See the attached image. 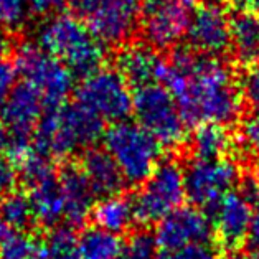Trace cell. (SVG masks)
<instances>
[{"instance_id": "6da1fadb", "label": "cell", "mask_w": 259, "mask_h": 259, "mask_svg": "<svg viewBox=\"0 0 259 259\" xmlns=\"http://www.w3.org/2000/svg\"><path fill=\"white\" fill-rule=\"evenodd\" d=\"M162 83L174 94L187 124H230L243 109L239 81L218 56L179 50L165 63Z\"/></svg>"}, {"instance_id": "7a4b0ae2", "label": "cell", "mask_w": 259, "mask_h": 259, "mask_svg": "<svg viewBox=\"0 0 259 259\" xmlns=\"http://www.w3.org/2000/svg\"><path fill=\"white\" fill-rule=\"evenodd\" d=\"M36 45L83 76L103 65L106 56V45L74 14L50 15L36 31Z\"/></svg>"}, {"instance_id": "3957f363", "label": "cell", "mask_w": 259, "mask_h": 259, "mask_svg": "<svg viewBox=\"0 0 259 259\" xmlns=\"http://www.w3.org/2000/svg\"><path fill=\"white\" fill-rule=\"evenodd\" d=\"M104 122L81 104H61L47 109L35 131V147L50 159L90 149L103 136Z\"/></svg>"}, {"instance_id": "277c9868", "label": "cell", "mask_w": 259, "mask_h": 259, "mask_svg": "<svg viewBox=\"0 0 259 259\" xmlns=\"http://www.w3.org/2000/svg\"><path fill=\"white\" fill-rule=\"evenodd\" d=\"M104 149L114 159L125 183L142 185L160 163L162 145L141 124L121 121L104 132Z\"/></svg>"}, {"instance_id": "5b68a950", "label": "cell", "mask_w": 259, "mask_h": 259, "mask_svg": "<svg viewBox=\"0 0 259 259\" xmlns=\"http://www.w3.org/2000/svg\"><path fill=\"white\" fill-rule=\"evenodd\" d=\"M136 122L152 134L162 147L175 149L187 141V121L174 94L160 83L136 88L132 99Z\"/></svg>"}, {"instance_id": "8992f818", "label": "cell", "mask_w": 259, "mask_h": 259, "mask_svg": "<svg viewBox=\"0 0 259 259\" xmlns=\"http://www.w3.org/2000/svg\"><path fill=\"white\" fill-rule=\"evenodd\" d=\"M134 94L121 73L99 66L88 73L76 88V103L91 111L103 122L125 121L132 112Z\"/></svg>"}, {"instance_id": "52a82bcc", "label": "cell", "mask_w": 259, "mask_h": 259, "mask_svg": "<svg viewBox=\"0 0 259 259\" xmlns=\"http://www.w3.org/2000/svg\"><path fill=\"white\" fill-rule=\"evenodd\" d=\"M74 15L104 45L125 43L141 25V0H69Z\"/></svg>"}, {"instance_id": "ba28073f", "label": "cell", "mask_w": 259, "mask_h": 259, "mask_svg": "<svg viewBox=\"0 0 259 259\" xmlns=\"http://www.w3.org/2000/svg\"><path fill=\"white\" fill-rule=\"evenodd\" d=\"M18 74L40 94L47 109L65 104L73 91V71L40 45H23L15 56Z\"/></svg>"}, {"instance_id": "9c48e42d", "label": "cell", "mask_w": 259, "mask_h": 259, "mask_svg": "<svg viewBox=\"0 0 259 259\" xmlns=\"http://www.w3.org/2000/svg\"><path fill=\"white\" fill-rule=\"evenodd\" d=\"M185 198V168L175 160H163L132 198L136 220L144 225L159 223L168 213L182 206Z\"/></svg>"}, {"instance_id": "30bf717a", "label": "cell", "mask_w": 259, "mask_h": 259, "mask_svg": "<svg viewBox=\"0 0 259 259\" xmlns=\"http://www.w3.org/2000/svg\"><path fill=\"white\" fill-rule=\"evenodd\" d=\"M241 170L230 157L221 159H193L185 168L187 197L197 206L213 208L235 190Z\"/></svg>"}, {"instance_id": "8fae6325", "label": "cell", "mask_w": 259, "mask_h": 259, "mask_svg": "<svg viewBox=\"0 0 259 259\" xmlns=\"http://www.w3.org/2000/svg\"><path fill=\"white\" fill-rule=\"evenodd\" d=\"M190 12L182 0H150L142 12L145 41L155 50H170L187 36Z\"/></svg>"}, {"instance_id": "7c38bea8", "label": "cell", "mask_w": 259, "mask_h": 259, "mask_svg": "<svg viewBox=\"0 0 259 259\" xmlns=\"http://www.w3.org/2000/svg\"><path fill=\"white\" fill-rule=\"evenodd\" d=\"M187 40L193 52L200 55H223L231 47V18L218 4H200L190 14Z\"/></svg>"}, {"instance_id": "4fadbf2b", "label": "cell", "mask_w": 259, "mask_h": 259, "mask_svg": "<svg viewBox=\"0 0 259 259\" xmlns=\"http://www.w3.org/2000/svg\"><path fill=\"white\" fill-rule=\"evenodd\" d=\"M211 220L197 206H179L157 223L155 241L165 251L205 244L211 236Z\"/></svg>"}, {"instance_id": "5bb4252c", "label": "cell", "mask_w": 259, "mask_h": 259, "mask_svg": "<svg viewBox=\"0 0 259 259\" xmlns=\"http://www.w3.org/2000/svg\"><path fill=\"white\" fill-rule=\"evenodd\" d=\"M213 231L225 248H238L249 236L252 197L243 192H230L213 208Z\"/></svg>"}, {"instance_id": "9a60e30c", "label": "cell", "mask_w": 259, "mask_h": 259, "mask_svg": "<svg viewBox=\"0 0 259 259\" xmlns=\"http://www.w3.org/2000/svg\"><path fill=\"white\" fill-rule=\"evenodd\" d=\"M43 111H47V107L40 94L25 81L17 83L4 109L0 132L15 137L33 139L43 117Z\"/></svg>"}, {"instance_id": "2e32d148", "label": "cell", "mask_w": 259, "mask_h": 259, "mask_svg": "<svg viewBox=\"0 0 259 259\" xmlns=\"http://www.w3.org/2000/svg\"><path fill=\"white\" fill-rule=\"evenodd\" d=\"M165 63L149 43H131L122 47L117 55V71L125 78V81L141 88L152 83H162Z\"/></svg>"}, {"instance_id": "e0dca14e", "label": "cell", "mask_w": 259, "mask_h": 259, "mask_svg": "<svg viewBox=\"0 0 259 259\" xmlns=\"http://www.w3.org/2000/svg\"><path fill=\"white\" fill-rule=\"evenodd\" d=\"M58 179L65 198V221L71 226L83 225L93 213L96 193L79 167H65Z\"/></svg>"}, {"instance_id": "ac0fdd59", "label": "cell", "mask_w": 259, "mask_h": 259, "mask_svg": "<svg viewBox=\"0 0 259 259\" xmlns=\"http://www.w3.org/2000/svg\"><path fill=\"white\" fill-rule=\"evenodd\" d=\"M79 168L91 185L93 192L101 197L119 193L124 187V177L114 159L106 149L90 147L81 157Z\"/></svg>"}, {"instance_id": "d6986e66", "label": "cell", "mask_w": 259, "mask_h": 259, "mask_svg": "<svg viewBox=\"0 0 259 259\" xmlns=\"http://www.w3.org/2000/svg\"><path fill=\"white\" fill-rule=\"evenodd\" d=\"M28 198L35 221L48 228H55L60 221L65 220V198H63L58 175H47L40 180L28 183Z\"/></svg>"}, {"instance_id": "ffe728a7", "label": "cell", "mask_w": 259, "mask_h": 259, "mask_svg": "<svg viewBox=\"0 0 259 259\" xmlns=\"http://www.w3.org/2000/svg\"><path fill=\"white\" fill-rule=\"evenodd\" d=\"M91 214L96 221V226L114 235L127 231L134 221H137L132 200L122 197L121 193L103 197L99 203L94 205Z\"/></svg>"}, {"instance_id": "44dd1931", "label": "cell", "mask_w": 259, "mask_h": 259, "mask_svg": "<svg viewBox=\"0 0 259 259\" xmlns=\"http://www.w3.org/2000/svg\"><path fill=\"white\" fill-rule=\"evenodd\" d=\"M235 141L225 124H198L190 139L193 159H221L228 157Z\"/></svg>"}, {"instance_id": "7402d4cb", "label": "cell", "mask_w": 259, "mask_h": 259, "mask_svg": "<svg viewBox=\"0 0 259 259\" xmlns=\"http://www.w3.org/2000/svg\"><path fill=\"white\" fill-rule=\"evenodd\" d=\"M238 61L251 65L259 60V17L239 12L231 18V47Z\"/></svg>"}, {"instance_id": "603a6c76", "label": "cell", "mask_w": 259, "mask_h": 259, "mask_svg": "<svg viewBox=\"0 0 259 259\" xmlns=\"http://www.w3.org/2000/svg\"><path fill=\"white\" fill-rule=\"evenodd\" d=\"M78 248L81 259H121L124 244L119 235L94 226L78 238Z\"/></svg>"}, {"instance_id": "cb8c5ba5", "label": "cell", "mask_w": 259, "mask_h": 259, "mask_svg": "<svg viewBox=\"0 0 259 259\" xmlns=\"http://www.w3.org/2000/svg\"><path fill=\"white\" fill-rule=\"evenodd\" d=\"M31 259H81L78 238L69 228H55L36 243Z\"/></svg>"}, {"instance_id": "d4e9b609", "label": "cell", "mask_w": 259, "mask_h": 259, "mask_svg": "<svg viewBox=\"0 0 259 259\" xmlns=\"http://www.w3.org/2000/svg\"><path fill=\"white\" fill-rule=\"evenodd\" d=\"M35 248V239L27 231L0 220V259H31Z\"/></svg>"}, {"instance_id": "484cf974", "label": "cell", "mask_w": 259, "mask_h": 259, "mask_svg": "<svg viewBox=\"0 0 259 259\" xmlns=\"http://www.w3.org/2000/svg\"><path fill=\"white\" fill-rule=\"evenodd\" d=\"M0 220L17 230H27L35 221L28 195L12 190L0 198Z\"/></svg>"}, {"instance_id": "4316f807", "label": "cell", "mask_w": 259, "mask_h": 259, "mask_svg": "<svg viewBox=\"0 0 259 259\" xmlns=\"http://www.w3.org/2000/svg\"><path fill=\"white\" fill-rule=\"evenodd\" d=\"M31 14L28 0H0V27L18 31L27 25Z\"/></svg>"}, {"instance_id": "83f0119b", "label": "cell", "mask_w": 259, "mask_h": 259, "mask_svg": "<svg viewBox=\"0 0 259 259\" xmlns=\"http://www.w3.org/2000/svg\"><path fill=\"white\" fill-rule=\"evenodd\" d=\"M157 241L155 236L149 233H136L124 244L121 259H157Z\"/></svg>"}, {"instance_id": "f1b7e54d", "label": "cell", "mask_w": 259, "mask_h": 259, "mask_svg": "<svg viewBox=\"0 0 259 259\" xmlns=\"http://www.w3.org/2000/svg\"><path fill=\"white\" fill-rule=\"evenodd\" d=\"M238 142L244 152L259 157V109L243 119L238 132Z\"/></svg>"}, {"instance_id": "f546056e", "label": "cell", "mask_w": 259, "mask_h": 259, "mask_svg": "<svg viewBox=\"0 0 259 259\" xmlns=\"http://www.w3.org/2000/svg\"><path fill=\"white\" fill-rule=\"evenodd\" d=\"M17 66L15 61H10L4 56L0 58V122H2V114L4 109L7 106L9 99L14 93L15 86H17Z\"/></svg>"}, {"instance_id": "4dcf8cb0", "label": "cell", "mask_w": 259, "mask_h": 259, "mask_svg": "<svg viewBox=\"0 0 259 259\" xmlns=\"http://www.w3.org/2000/svg\"><path fill=\"white\" fill-rule=\"evenodd\" d=\"M239 90H241L243 101L254 109H259V61L248 65L239 79Z\"/></svg>"}, {"instance_id": "1f68e13d", "label": "cell", "mask_w": 259, "mask_h": 259, "mask_svg": "<svg viewBox=\"0 0 259 259\" xmlns=\"http://www.w3.org/2000/svg\"><path fill=\"white\" fill-rule=\"evenodd\" d=\"M157 259H220V256L217 249L205 243V244L187 246V248L182 249L165 251Z\"/></svg>"}, {"instance_id": "d6a6232c", "label": "cell", "mask_w": 259, "mask_h": 259, "mask_svg": "<svg viewBox=\"0 0 259 259\" xmlns=\"http://www.w3.org/2000/svg\"><path fill=\"white\" fill-rule=\"evenodd\" d=\"M15 180H17L15 165L7 159V155L0 150V198H4L5 195L14 190Z\"/></svg>"}, {"instance_id": "836d02e7", "label": "cell", "mask_w": 259, "mask_h": 259, "mask_svg": "<svg viewBox=\"0 0 259 259\" xmlns=\"http://www.w3.org/2000/svg\"><path fill=\"white\" fill-rule=\"evenodd\" d=\"M28 2H30L31 14L50 17V15L58 14L69 0H28Z\"/></svg>"}, {"instance_id": "e575fe53", "label": "cell", "mask_w": 259, "mask_h": 259, "mask_svg": "<svg viewBox=\"0 0 259 259\" xmlns=\"http://www.w3.org/2000/svg\"><path fill=\"white\" fill-rule=\"evenodd\" d=\"M249 239L254 246H259V195L252 198V218L249 226Z\"/></svg>"}, {"instance_id": "d590c367", "label": "cell", "mask_w": 259, "mask_h": 259, "mask_svg": "<svg viewBox=\"0 0 259 259\" xmlns=\"http://www.w3.org/2000/svg\"><path fill=\"white\" fill-rule=\"evenodd\" d=\"M10 50V36L9 31L0 27V58H4L7 52Z\"/></svg>"}, {"instance_id": "8d00e7d4", "label": "cell", "mask_w": 259, "mask_h": 259, "mask_svg": "<svg viewBox=\"0 0 259 259\" xmlns=\"http://www.w3.org/2000/svg\"><path fill=\"white\" fill-rule=\"evenodd\" d=\"M241 12H248V14L259 17V0H244Z\"/></svg>"}, {"instance_id": "74e56055", "label": "cell", "mask_w": 259, "mask_h": 259, "mask_svg": "<svg viewBox=\"0 0 259 259\" xmlns=\"http://www.w3.org/2000/svg\"><path fill=\"white\" fill-rule=\"evenodd\" d=\"M226 4H230L231 7H235L238 10H243V5H244V0H225Z\"/></svg>"}, {"instance_id": "f35d334b", "label": "cell", "mask_w": 259, "mask_h": 259, "mask_svg": "<svg viewBox=\"0 0 259 259\" xmlns=\"http://www.w3.org/2000/svg\"><path fill=\"white\" fill-rule=\"evenodd\" d=\"M246 259H259V246H254V248L248 252Z\"/></svg>"}, {"instance_id": "ab89813d", "label": "cell", "mask_w": 259, "mask_h": 259, "mask_svg": "<svg viewBox=\"0 0 259 259\" xmlns=\"http://www.w3.org/2000/svg\"><path fill=\"white\" fill-rule=\"evenodd\" d=\"M254 187L259 192V162L256 163V168H254Z\"/></svg>"}, {"instance_id": "60d3db41", "label": "cell", "mask_w": 259, "mask_h": 259, "mask_svg": "<svg viewBox=\"0 0 259 259\" xmlns=\"http://www.w3.org/2000/svg\"><path fill=\"white\" fill-rule=\"evenodd\" d=\"M182 2H185V4H193V2H198V0H182Z\"/></svg>"}, {"instance_id": "b9f144b4", "label": "cell", "mask_w": 259, "mask_h": 259, "mask_svg": "<svg viewBox=\"0 0 259 259\" xmlns=\"http://www.w3.org/2000/svg\"><path fill=\"white\" fill-rule=\"evenodd\" d=\"M230 259H241V257H236V256H233V257H230Z\"/></svg>"}]
</instances>
